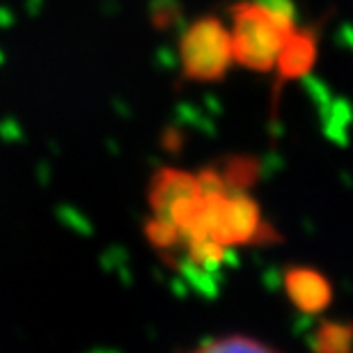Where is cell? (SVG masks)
Here are the masks:
<instances>
[{"instance_id":"cell-1","label":"cell","mask_w":353,"mask_h":353,"mask_svg":"<svg viewBox=\"0 0 353 353\" xmlns=\"http://www.w3.org/2000/svg\"><path fill=\"white\" fill-rule=\"evenodd\" d=\"M232 58L252 72L280 69L294 79L312 65V39H301L287 10L278 5L245 0L232 7Z\"/></svg>"},{"instance_id":"cell-2","label":"cell","mask_w":353,"mask_h":353,"mask_svg":"<svg viewBox=\"0 0 353 353\" xmlns=\"http://www.w3.org/2000/svg\"><path fill=\"white\" fill-rule=\"evenodd\" d=\"M232 58L230 30L221 21L204 19L186 30L181 39V65L188 79L216 81L228 72Z\"/></svg>"},{"instance_id":"cell-3","label":"cell","mask_w":353,"mask_h":353,"mask_svg":"<svg viewBox=\"0 0 353 353\" xmlns=\"http://www.w3.org/2000/svg\"><path fill=\"white\" fill-rule=\"evenodd\" d=\"M214 241L225 248L236 245H266L280 241V234L266 221L259 202L248 190L241 193H228L218 209Z\"/></svg>"},{"instance_id":"cell-4","label":"cell","mask_w":353,"mask_h":353,"mask_svg":"<svg viewBox=\"0 0 353 353\" xmlns=\"http://www.w3.org/2000/svg\"><path fill=\"white\" fill-rule=\"evenodd\" d=\"M282 285L292 305L307 316L321 314L333 303V285L328 275L312 266H289L282 275Z\"/></svg>"},{"instance_id":"cell-5","label":"cell","mask_w":353,"mask_h":353,"mask_svg":"<svg viewBox=\"0 0 353 353\" xmlns=\"http://www.w3.org/2000/svg\"><path fill=\"white\" fill-rule=\"evenodd\" d=\"M197 195H200V183L195 172L181 170V168H161L150 181L147 202H150L152 216L168 218L176 204Z\"/></svg>"},{"instance_id":"cell-6","label":"cell","mask_w":353,"mask_h":353,"mask_svg":"<svg viewBox=\"0 0 353 353\" xmlns=\"http://www.w3.org/2000/svg\"><path fill=\"white\" fill-rule=\"evenodd\" d=\"M314 353H353V326L344 321H323L312 337Z\"/></svg>"},{"instance_id":"cell-7","label":"cell","mask_w":353,"mask_h":353,"mask_svg":"<svg viewBox=\"0 0 353 353\" xmlns=\"http://www.w3.org/2000/svg\"><path fill=\"white\" fill-rule=\"evenodd\" d=\"M188 353H280V351H275L266 342H259L248 335H225L204 342Z\"/></svg>"},{"instance_id":"cell-8","label":"cell","mask_w":353,"mask_h":353,"mask_svg":"<svg viewBox=\"0 0 353 353\" xmlns=\"http://www.w3.org/2000/svg\"><path fill=\"white\" fill-rule=\"evenodd\" d=\"M145 236H147V241L161 252H165V250L170 252L179 243H183L179 230H176L168 218H157V216H152L150 221L145 223Z\"/></svg>"}]
</instances>
